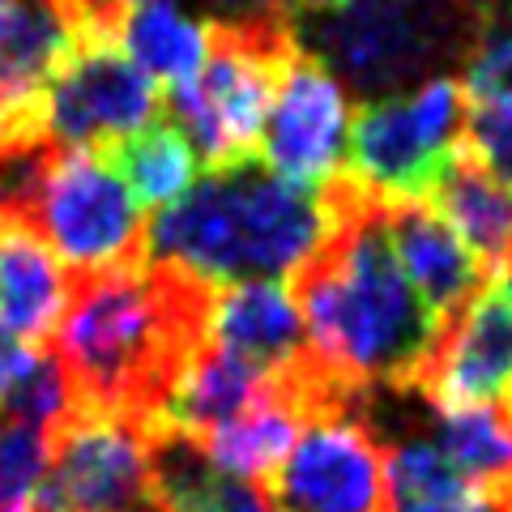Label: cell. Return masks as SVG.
<instances>
[{
    "instance_id": "cell-1",
    "label": "cell",
    "mask_w": 512,
    "mask_h": 512,
    "mask_svg": "<svg viewBox=\"0 0 512 512\" xmlns=\"http://www.w3.org/2000/svg\"><path fill=\"white\" fill-rule=\"evenodd\" d=\"M325 235L291 269V303L312 355L346 389L406 393L436 355L444 325L414 295L389 244V201L350 171L320 184Z\"/></svg>"
},
{
    "instance_id": "cell-2",
    "label": "cell",
    "mask_w": 512,
    "mask_h": 512,
    "mask_svg": "<svg viewBox=\"0 0 512 512\" xmlns=\"http://www.w3.org/2000/svg\"><path fill=\"white\" fill-rule=\"evenodd\" d=\"M210 299V282L158 261L73 282L52 333L73 406L150 427L175 376L205 342Z\"/></svg>"
},
{
    "instance_id": "cell-3",
    "label": "cell",
    "mask_w": 512,
    "mask_h": 512,
    "mask_svg": "<svg viewBox=\"0 0 512 512\" xmlns=\"http://www.w3.org/2000/svg\"><path fill=\"white\" fill-rule=\"evenodd\" d=\"M320 235H325L320 192L244 163L210 171L180 201L158 210L146 248L150 261L180 269L197 282L239 286L291 274L303 256H312Z\"/></svg>"
},
{
    "instance_id": "cell-4",
    "label": "cell",
    "mask_w": 512,
    "mask_h": 512,
    "mask_svg": "<svg viewBox=\"0 0 512 512\" xmlns=\"http://www.w3.org/2000/svg\"><path fill=\"white\" fill-rule=\"evenodd\" d=\"M205 35L210 56L197 77L167 86L163 116L188 137L197 163L231 171L256 163L265 111L303 47L282 0H252L239 18L205 22Z\"/></svg>"
},
{
    "instance_id": "cell-5",
    "label": "cell",
    "mask_w": 512,
    "mask_h": 512,
    "mask_svg": "<svg viewBox=\"0 0 512 512\" xmlns=\"http://www.w3.org/2000/svg\"><path fill=\"white\" fill-rule=\"evenodd\" d=\"M0 210L35 231L73 282L150 261V222L103 150H43L0 163Z\"/></svg>"
},
{
    "instance_id": "cell-6",
    "label": "cell",
    "mask_w": 512,
    "mask_h": 512,
    "mask_svg": "<svg viewBox=\"0 0 512 512\" xmlns=\"http://www.w3.org/2000/svg\"><path fill=\"white\" fill-rule=\"evenodd\" d=\"M500 0H350L316 35L359 94H384L474 52Z\"/></svg>"
},
{
    "instance_id": "cell-7",
    "label": "cell",
    "mask_w": 512,
    "mask_h": 512,
    "mask_svg": "<svg viewBox=\"0 0 512 512\" xmlns=\"http://www.w3.org/2000/svg\"><path fill=\"white\" fill-rule=\"evenodd\" d=\"M35 512H163L150 427L73 406L47 431V474Z\"/></svg>"
},
{
    "instance_id": "cell-8",
    "label": "cell",
    "mask_w": 512,
    "mask_h": 512,
    "mask_svg": "<svg viewBox=\"0 0 512 512\" xmlns=\"http://www.w3.org/2000/svg\"><path fill=\"white\" fill-rule=\"evenodd\" d=\"M252 487L278 512H380L384 440L363 406L329 414L303 427L282 466Z\"/></svg>"
},
{
    "instance_id": "cell-9",
    "label": "cell",
    "mask_w": 512,
    "mask_h": 512,
    "mask_svg": "<svg viewBox=\"0 0 512 512\" xmlns=\"http://www.w3.org/2000/svg\"><path fill=\"white\" fill-rule=\"evenodd\" d=\"M163 116V90L120 52V43L86 39L47 86L52 150H111Z\"/></svg>"
},
{
    "instance_id": "cell-10",
    "label": "cell",
    "mask_w": 512,
    "mask_h": 512,
    "mask_svg": "<svg viewBox=\"0 0 512 512\" xmlns=\"http://www.w3.org/2000/svg\"><path fill=\"white\" fill-rule=\"evenodd\" d=\"M342 137H346L342 82L329 73V64L320 56L299 52L265 111L256 158H265L269 171L291 184L303 188L325 184L329 175H338Z\"/></svg>"
},
{
    "instance_id": "cell-11",
    "label": "cell",
    "mask_w": 512,
    "mask_h": 512,
    "mask_svg": "<svg viewBox=\"0 0 512 512\" xmlns=\"http://www.w3.org/2000/svg\"><path fill=\"white\" fill-rule=\"evenodd\" d=\"M512 384V303L487 286L466 316L444 329L436 355L427 359L414 393L444 414V410H470L495 406Z\"/></svg>"
},
{
    "instance_id": "cell-12",
    "label": "cell",
    "mask_w": 512,
    "mask_h": 512,
    "mask_svg": "<svg viewBox=\"0 0 512 512\" xmlns=\"http://www.w3.org/2000/svg\"><path fill=\"white\" fill-rule=\"evenodd\" d=\"M448 154L453 150L423 133L410 99L397 94L367 99L350 120V175L389 205L431 201Z\"/></svg>"
},
{
    "instance_id": "cell-13",
    "label": "cell",
    "mask_w": 512,
    "mask_h": 512,
    "mask_svg": "<svg viewBox=\"0 0 512 512\" xmlns=\"http://www.w3.org/2000/svg\"><path fill=\"white\" fill-rule=\"evenodd\" d=\"M389 244L414 295L448 329L491 286V269L461 244V235L427 201L389 205Z\"/></svg>"
},
{
    "instance_id": "cell-14",
    "label": "cell",
    "mask_w": 512,
    "mask_h": 512,
    "mask_svg": "<svg viewBox=\"0 0 512 512\" xmlns=\"http://www.w3.org/2000/svg\"><path fill=\"white\" fill-rule=\"evenodd\" d=\"M205 342H214L231 359L248 363L252 372L278 376L308 350V329H303L295 303L282 286L239 282V286H214Z\"/></svg>"
},
{
    "instance_id": "cell-15",
    "label": "cell",
    "mask_w": 512,
    "mask_h": 512,
    "mask_svg": "<svg viewBox=\"0 0 512 512\" xmlns=\"http://www.w3.org/2000/svg\"><path fill=\"white\" fill-rule=\"evenodd\" d=\"M69 295L73 278L64 274L52 248L30 227L9 218L0 235V329L26 346L47 350L69 308Z\"/></svg>"
},
{
    "instance_id": "cell-16",
    "label": "cell",
    "mask_w": 512,
    "mask_h": 512,
    "mask_svg": "<svg viewBox=\"0 0 512 512\" xmlns=\"http://www.w3.org/2000/svg\"><path fill=\"white\" fill-rule=\"evenodd\" d=\"M427 205L461 235V244H466L495 278V269L512 256V192L495 184L461 146H453L448 167H444Z\"/></svg>"
},
{
    "instance_id": "cell-17",
    "label": "cell",
    "mask_w": 512,
    "mask_h": 512,
    "mask_svg": "<svg viewBox=\"0 0 512 512\" xmlns=\"http://www.w3.org/2000/svg\"><path fill=\"white\" fill-rule=\"evenodd\" d=\"M303 423L295 419V410L282 402L278 384L269 380L265 393L239 414V419L214 427L210 436L192 440L205 453V461L227 474V478H239V483H261L265 474H274L286 453L295 448Z\"/></svg>"
},
{
    "instance_id": "cell-18",
    "label": "cell",
    "mask_w": 512,
    "mask_h": 512,
    "mask_svg": "<svg viewBox=\"0 0 512 512\" xmlns=\"http://www.w3.org/2000/svg\"><path fill=\"white\" fill-rule=\"evenodd\" d=\"M380 512H500V495L470 483L431 444L384 448Z\"/></svg>"
},
{
    "instance_id": "cell-19",
    "label": "cell",
    "mask_w": 512,
    "mask_h": 512,
    "mask_svg": "<svg viewBox=\"0 0 512 512\" xmlns=\"http://www.w3.org/2000/svg\"><path fill=\"white\" fill-rule=\"evenodd\" d=\"M116 43L141 73H150L154 82L163 77L167 86H180L188 77H197L205 56H210L205 22L184 18L171 0L128 5L116 26Z\"/></svg>"
},
{
    "instance_id": "cell-20",
    "label": "cell",
    "mask_w": 512,
    "mask_h": 512,
    "mask_svg": "<svg viewBox=\"0 0 512 512\" xmlns=\"http://www.w3.org/2000/svg\"><path fill=\"white\" fill-rule=\"evenodd\" d=\"M103 154L128 184V192L137 197V205H158V210L180 201L192 184V175H197V154H192L188 137L167 116H158L141 133L116 141Z\"/></svg>"
},
{
    "instance_id": "cell-21",
    "label": "cell",
    "mask_w": 512,
    "mask_h": 512,
    "mask_svg": "<svg viewBox=\"0 0 512 512\" xmlns=\"http://www.w3.org/2000/svg\"><path fill=\"white\" fill-rule=\"evenodd\" d=\"M436 440L440 457L470 483L487 487L491 495L512 487V414L500 402L436 414Z\"/></svg>"
},
{
    "instance_id": "cell-22",
    "label": "cell",
    "mask_w": 512,
    "mask_h": 512,
    "mask_svg": "<svg viewBox=\"0 0 512 512\" xmlns=\"http://www.w3.org/2000/svg\"><path fill=\"white\" fill-rule=\"evenodd\" d=\"M47 474V431L0 414V512H35Z\"/></svg>"
},
{
    "instance_id": "cell-23",
    "label": "cell",
    "mask_w": 512,
    "mask_h": 512,
    "mask_svg": "<svg viewBox=\"0 0 512 512\" xmlns=\"http://www.w3.org/2000/svg\"><path fill=\"white\" fill-rule=\"evenodd\" d=\"M457 146L495 184L512 192V86L483 94V99H466V120H461Z\"/></svg>"
},
{
    "instance_id": "cell-24",
    "label": "cell",
    "mask_w": 512,
    "mask_h": 512,
    "mask_svg": "<svg viewBox=\"0 0 512 512\" xmlns=\"http://www.w3.org/2000/svg\"><path fill=\"white\" fill-rule=\"evenodd\" d=\"M508 82H512V9H500L495 22L483 30V39L474 43V52L466 56L461 90H466V99H483V94L508 90Z\"/></svg>"
},
{
    "instance_id": "cell-25",
    "label": "cell",
    "mask_w": 512,
    "mask_h": 512,
    "mask_svg": "<svg viewBox=\"0 0 512 512\" xmlns=\"http://www.w3.org/2000/svg\"><path fill=\"white\" fill-rule=\"evenodd\" d=\"M43 355V350H35V346H26V342H18L13 333H5L0 329V402L18 389V380L30 372V363H35Z\"/></svg>"
},
{
    "instance_id": "cell-26",
    "label": "cell",
    "mask_w": 512,
    "mask_h": 512,
    "mask_svg": "<svg viewBox=\"0 0 512 512\" xmlns=\"http://www.w3.org/2000/svg\"><path fill=\"white\" fill-rule=\"evenodd\" d=\"M282 5L286 9H308V13H325V9H346L350 5V0H282Z\"/></svg>"
},
{
    "instance_id": "cell-27",
    "label": "cell",
    "mask_w": 512,
    "mask_h": 512,
    "mask_svg": "<svg viewBox=\"0 0 512 512\" xmlns=\"http://www.w3.org/2000/svg\"><path fill=\"white\" fill-rule=\"evenodd\" d=\"M491 282H495V291H500V295L512 303V256H508L500 269H495V278H491Z\"/></svg>"
},
{
    "instance_id": "cell-28",
    "label": "cell",
    "mask_w": 512,
    "mask_h": 512,
    "mask_svg": "<svg viewBox=\"0 0 512 512\" xmlns=\"http://www.w3.org/2000/svg\"><path fill=\"white\" fill-rule=\"evenodd\" d=\"M500 512H512V487L500 495Z\"/></svg>"
},
{
    "instance_id": "cell-29",
    "label": "cell",
    "mask_w": 512,
    "mask_h": 512,
    "mask_svg": "<svg viewBox=\"0 0 512 512\" xmlns=\"http://www.w3.org/2000/svg\"><path fill=\"white\" fill-rule=\"evenodd\" d=\"M500 406L512 414V384H508V389H504V397H500Z\"/></svg>"
},
{
    "instance_id": "cell-30",
    "label": "cell",
    "mask_w": 512,
    "mask_h": 512,
    "mask_svg": "<svg viewBox=\"0 0 512 512\" xmlns=\"http://www.w3.org/2000/svg\"><path fill=\"white\" fill-rule=\"evenodd\" d=\"M116 5H150V0H116Z\"/></svg>"
},
{
    "instance_id": "cell-31",
    "label": "cell",
    "mask_w": 512,
    "mask_h": 512,
    "mask_svg": "<svg viewBox=\"0 0 512 512\" xmlns=\"http://www.w3.org/2000/svg\"><path fill=\"white\" fill-rule=\"evenodd\" d=\"M5 222H9V214H5V210H0V235H5Z\"/></svg>"
}]
</instances>
